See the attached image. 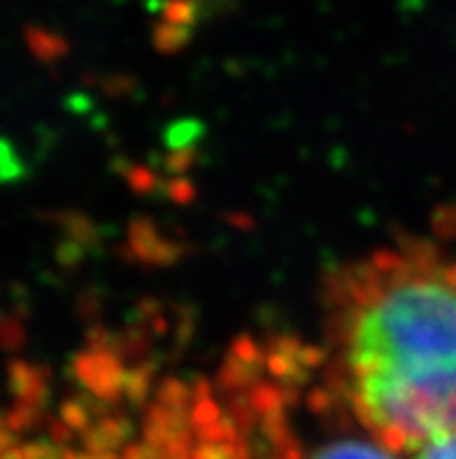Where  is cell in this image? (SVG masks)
Returning a JSON list of instances; mask_svg holds the SVG:
<instances>
[{"mask_svg": "<svg viewBox=\"0 0 456 459\" xmlns=\"http://www.w3.org/2000/svg\"><path fill=\"white\" fill-rule=\"evenodd\" d=\"M338 383L391 448L456 429V262L389 252L357 264L333 294Z\"/></svg>", "mask_w": 456, "mask_h": 459, "instance_id": "cell-1", "label": "cell"}, {"mask_svg": "<svg viewBox=\"0 0 456 459\" xmlns=\"http://www.w3.org/2000/svg\"><path fill=\"white\" fill-rule=\"evenodd\" d=\"M310 459H393L391 453L366 441H335L326 443Z\"/></svg>", "mask_w": 456, "mask_h": 459, "instance_id": "cell-2", "label": "cell"}, {"mask_svg": "<svg viewBox=\"0 0 456 459\" xmlns=\"http://www.w3.org/2000/svg\"><path fill=\"white\" fill-rule=\"evenodd\" d=\"M415 459H456V429L422 446Z\"/></svg>", "mask_w": 456, "mask_h": 459, "instance_id": "cell-3", "label": "cell"}]
</instances>
